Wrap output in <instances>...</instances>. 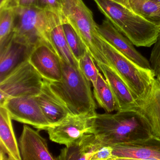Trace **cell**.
<instances>
[{
	"label": "cell",
	"instance_id": "7402d4cb",
	"mask_svg": "<svg viewBox=\"0 0 160 160\" xmlns=\"http://www.w3.org/2000/svg\"><path fill=\"white\" fill-rule=\"evenodd\" d=\"M93 94L100 107L107 113L118 110L115 96L105 78L99 72L96 85L93 87Z\"/></svg>",
	"mask_w": 160,
	"mask_h": 160
},
{
	"label": "cell",
	"instance_id": "4dcf8cb0",
	"mask_svg": "<svg viewBox=\"0 0 160 160\" xmlns=\"http://www.w3.org/2000/svg\"><path fill=\"white\" fill-rule=\"evenodd\" d=\"M150 1L154 2H157V3H160V0H150Z\"/></svg>",
	"mask_w": 160,
	"mask_h": 160
},
{
	"label": "cell",
	"instance_id": "f546056e",
	"mask_svg": "<svg viewBox=\"0 0 160 160\" xmlns=\"http://www.w3.org/2000/svg\"><path fill=\"white\" fill-rule=\"evenodd\" d=\"M12 0H0V7L7 6Z\"/></svg>",
	"mask_w": 160,
	"mask_h": 160
},
{
	"label": "cell",
	"instance_id": "cb8c5ba5",
	"mask_svg": "<svg viewBox=\"0 0 160 160\" xmlns=\"http://www.w3.org/2000/svg\"><path fill=\"white\" fill-rule=\"evenodd\" d=\"M15 16L14 7H0V41L6 38L12 32Z\"/></svg>",
	"mask_w": 160,
	"mask_h": 160
},
{
	"label": "cell",
	"instance_id": "484cf974",
	"mask_svg": "<svg viewBox=\"0 0 160 160\" xmlns=\"http://www.w3.org/2000/svg\"><path fill=\"white\" fill-rule=\"evenodd\" d=\"M150 57L149 62L155 78L160 77V32L154 43Z\"/></svg>",
	"mask_w": 160,
	"mask_h": 160
},
{
	"label": "cell",
	"instance_id": "e0dca14e",
	"mask_svg": "<svg viewBox=\"0 0 160 160\" xmlns=\"http://www.w3.org/2000/svg\"><path fill=\"white\" fill-rule=\"evenodd\" d=\"M96 64L115 96L118 108V111L133 109L137 106L136 98L121 78L108 66L101 63Z\"/></svg>",
	"mask_w": 160,
	"mask_h": 160
},
{
	"label": "cell",
	"instance_id": "2e32d148",
	"mask_svg": "<svg viewBox=\"0 0 160 160\" xmlns=\"http://www.w3.org/2000/svg\"><path fill=\"white\" fill-rule=\"evenodd\" d=\"M35 98L51 126L61 122L71 114L52 90L48 80L44 79L41 92Z\"/></svg>",
	"mask_w": 160,
	"mask_h": 160
},
{
	"label": "cell",
	"instance_id": "5bb4252c",
	"mask_svg": "<svg viewBox=\"0 0 160 160\" xmlns=\"http://www.w3.org/2000/svg\"><path fill=\"white\" fill-rule=\"evenodd\" d=\"M97 29L101 37L132 61L142 68L152 70L149 61L138 52L133 44L107 18L104 19L101 25H97Z\"/></svg>",
	"mask_w": 160,
	"mask_h": 160
},
{
	"label": "cell",
	"instance_id": "4fadbf2b",
	"mask_svg": "<svg viewBox=\"0 0 160 160\" xmlns=\"http://www.w3.org/2000/svg\"><path fill=\"white\" fill-rule=\"evenodd\" d=\"M136 102L137 106L132 110L144 120L152 135L160 138V83L156 78L147 94Z\"/></svg>",
	"mask_w": 160,
	"mask_h": 160
},
{
	"label": "cell",
	"instance_id": "8fae6325",
	"mask_svg": "<svg viewBox=\"0 0 160 160\" xmlns=\"http://www.w3.org/2000/svg\"><path fill=\"white\" fill-rule=\"evenodd\" d=\"M112 160H160V138L151 135L111 146Z\"/></svg>",
	"mask_w": 160,
	"mask_h": 160
},
{
	"label": "cell",
	"instance_id": "ffe728a7",
	"mask_svg": "<svg viewBox=\"0 0 160 160\" xmlns=\"http://www.w3.org/2000/svg\"><path fill=\"white\" fill-rule=\"evenodd\" d=\"M148 21L160 25V3L150 0H112Z\"/></svg>",
	"mask_w": 160,
	"mask_h": 160
},
{
	"label": "cell",
	"instance_id": "1f68e13d",
	"mask_svg": "<svg viewBox=\"0 0 160 160\" xmlns=\"http://www.w3.org/2000/svg\"><path fill=\"white\" fill-rule=\"evenodd\" d=\"M156 79H157V80H158V81H159V82H160V77H156Z\"/></svg>",
	"mask_w": 160,
	"mask_h": 160
},
{
	"label": "cell",
	"instance_id": "ac0fdd59",
	"mask_svg": "<svg viewBox=\"0 0 160 160\" xmlns=\"http://www.w3.org/2000/svg\"><path fill=\"white\" fill-rule=\"evenodd\" d=\"M102 146L94 134H86L62 149L56 160H92L93 154Z\"/></svg>",
	"mask_w": 160,
	"mask_h": 160
},
{
	"label": "cell",
	"instance_id": "4316f807",
	"mask_svg": "<svg viewBox=\"0 0 160 160\" xmlns=\"http://www.w3.org/2000/svg\"><path fill=\"white\" fill-rule=\"evenodd\" d=\"M36 7L44 11L62 15V0H37Z\"/></svg>",
	"mask_w": 160,
	"mask_h": 160
},
{
	"label": "cell",
	"instance_id": "277c9868",
	"mask_svg": "<svg viewBox=\"0 0 160 160\" xmlns=\"http://www.w3.org/2000/svg\"><path fill=\"white\" fill-rule=\"evenodd\" d=\"M14 8L15 16L13 32L16 37L34 47L40 44L46 43L54 49L50 33L62 15L44 11L36 7Z\"/></svg>",
	"mask_w": 160,
	"mask_h": 160
},
{
	"label": "cell",
	"instance_id": "8992f818",
	"mask_svg": "<svg viewBox=\"0 0 160 160\" xmlns=\"http://www.w3.org/2000/svg\"><path fill=\"white\" fill-rule=\"evenodd\" d=\"M62 15L80 36L95 62L103 64L102 39L92 12L83 0H62Z\"/></svg>",
	"mask_w": 160,
	"mask_h": 160
},
{
	"label": "cell",
	"instance_id": "7a4b0ae2",
	"mask_svg": "<svg viewBox=\"0 0 160 160\" xmlns=\"http://www.w3.org/2000/svg\"><path fill=\"white\" fill-rule=\"evenodd\" d=\"M100 12L136 46L150 47L160 32L159 26L112 0H93Z\"/></svg>",
	"mask_w": 160,
	"mask_h": 160
},
{
	"label": "cell",
	"instance_id": "3957f363",
	"mask_svg": "<svg viewBox=\"0 0 160 160\" xmlns=\"http://www.w3.org/2000/svg\"><path fill=\"white\" fill-rule=\"evenodd\" d=\"M62 79L49 82L52 90L68 108L72 115L96 116V105L91 83L80 68H75L61 59Z\"/></svg>",
	"mask_w": 160,
	"mask_h": 160
},
{
	"label": "cell",
	"instance_id": "d4e9b609",
	"mask_svg": "<svg viewBox=\"0 0 160 160\" xmlns=\"http://www.w3.org/2000/svg\"><path fill=\"white\" fill-rule=\"evenodd\" d=\"M79 66L85 76L91 82L93 87L96 85L99 71L90 53L87 51L79 61Z\"/></svg>",
	"mask_w": 160,
	"mask_h": 160
},
{
	"label": "cell",
	"instance_id": "9a60e30c",
	"mask_svg": "<svg viewBox=\"0 0 160 160\" xmlns=\"http://www.w3.org/2000/svg\"><path fill=\"white\" fill-rule=\"evenodd\" d=\"M19 148L22 160H56L49 151L46 139L28 125L23 127Z\"/></svg>",
	"mask_w": 160,
	"mask_h": 160
},
{
	"label": "cell",
	"instance_id": "603a6c76",
	"mask_svg": "<svg viewBox=\"0 0 160 160\" xmlns=\"http://www.w3.org/2000/svg\"><path fill=\"white\" fill-rule=\"evenodd\" d=\"M62 25L69 47L75 58L79 62L88 51L87 47L75 30L63 15L62 18Z\"/></svg>",
	"mask_w": 160,
	"mask_h": 160
},
{
	"label": "cell",
	"instance_id": "5b68a950",
	"mask_svg": "<svg viewBox=\"0 0 160 160\" xmlns=\"http://www.w3.org/2000/svg\"><path fill=\"white\" fill-rule=\"evenodd\" d=\"M101 37L104 56L103 64L110 67L118 74L136 99L142 98L155 79L153 71L137 65Z\"/></svg>",
	"mask_w": 160,
	"mask_h": 160
},
{
	"label": "cell",
	"instance_id": "83f0119b",
	"mask_svg": "<svg viewBox=\"0 0 160 160\" xmlns=\"http://www.w3.org/2000/svg\"><path fill=\"white\" fill-rule=\"evenodd\" d=\"M112 147L108 145H103L93 154L92 160H112Z\"/></svg>",
	"mask_w": 160,
	"mask_h": 160
},
{
	"label": "cell",
	"instance_id": "7c38bea8",
	"mask_svg": "<svg viewBox=\"0 0 160 160\" xmlns=\"http://www.w3.org/2000/svg\"><path fill=\"white\" fill-rule=\"evenodd\" d=\"M28 61L44 79L49 82H58L62 79L60 58L47 44L36 46L30 56Z\"/></svg>",
	"mask_w": 160,
	"mask_h": 160
},
{
	"label": "cell",
	"instance_id": "30bf717a",
	"mask_svg": "<svg viewBox=\"0 0 160 160\" xmlns=\"http://www.w3.org/2000/svg\"><path fill=\"white\" fill-rule=\"evenodd\" d=\"M34 48L17 38L13 32L0 41V81L28 60Z\"/></svg>",
	"mask_w": 160,
	"mask_h": 160
},
{
	"label": "cell",
	"instance_id": "52a82bcc",
	"mask_svg": "<svg viewBox=\"0 0 160 160\" xmlns=\"http://www.w3.org/2000/svg\"><path fill=\"white\" fill-rule=\"evenodd\" d=\"M43 82L28 60L23 62L0 81V106L10 98L36 97L41 92Z\"/></svg>",
	"mask_w": 160,
	"mask_h": 160
},
{
	"label": "cell",
	"instance_id": "9c48e42d",
	"mask_svg": "<svg viewBox=\"0 0 160 160\" xmlns=\"http://www.w3.org/2000/svg\"><path fill=\"white\" fill-rule=\"evenodd\" d=\"M1 107L7 109L12 119L32 125L38 130H47L51 126L35 97L10 98Z\"/></svg>",
	"mask_w": 160,
	"mask_h": 160
},
{
	"label": "cell",
	"instance_id": "d6a6232c",
	"mask_svg": "<svg viewBox=\"0 0 160 160\" xmlns=\"http://www.w3.org/2000/svg\"><path fill=\"white\" fill-rule=\"evenodd\" d=\"M159 29H160V25H159Z\"/></svg>",
	"mask_w": 160,
	"mask_h": 160
},
{
	"label": "cell",
	"instance_id": "6da1fadb",
	"mask_svg": "<svg viewBox=\"0 0 160 160\" xmlns=\"http://www.w3.org/2000/svg\"><path fill=\"white\" fill-rule=\"evenodd\" d=\"M92 133L103 145L108 146L135 141L152 135L147 123L133 110L97 114Z\"/></svg>",
	"mask_w": 160,
	"mask_h": 160
},
{
	"label": "cell",
	"instance_id": "f1b7e54d",
	"mask_svg": "<svg viewBox=\"0 0 160 160\" xmlns=\"http://www.w3.org/2000/svg\"><path fill=\"white\" fill-rule=\"evenodd\" d=\"M36 3L37 0H12L11 2L6 6L23 8L36 7Z\"/></svg>",
	"mask_w": 160,
	"mask_h": 160
},
{
	"label": "cell",
	"instance_id": "ba28073f",
	"mask_svg": "<svg viewBox=\"0 0 160 160\" xmlns=\"http://www.w3.org/2000/svg\"><path fill=\"white\" fill-rule=\"evenodd\" d=\"M96 116L71 114L61 122L48 127L46 131L51 141L68 146L86 134L92 133Z\"/></svg>",
	"mask_w": 160,
	"mask_h": 160
},
{
	"label": "cell",
	"instance_id": "44dd1931",
	"mask_svg": "<svg viewBox=\"0 0 160 160\" xmlns=\"http://www.w3.org/2000/svg\"><path fill=\"white\" fill-rule=\"evenodd\" d=\"M62 16L51 30L50 38L52 44L60 59L75 68H79V62L74 56L66 40L62 28Z\"/></svg>",
	"mask_w": 160,
	"mask_h": 160
},
{
	"label": "cell",
	"instance_id": "d6986e66",
	"mask_svg": "<svg viewBox=\"0 0 160 160\" xmlns=\"http://www.w3.org/2000/svg\"><path fill=\"white\" fill-rule=\"evenodd\" d=\"M7 109L0 106V152L5 153L9 160H22L12 123Z\"/></svg>",
	"mask_w": 160,
	"mask_h": 160
}]
</instances>
